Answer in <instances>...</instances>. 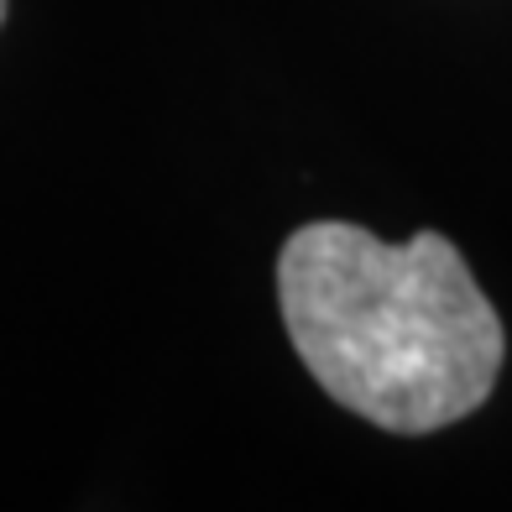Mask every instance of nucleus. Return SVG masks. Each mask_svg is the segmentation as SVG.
Segmentation results:
<instances>
[{
  "label": "nucleus",
  "instance_id": "1",
  "mask_svg": "<svg viewBox=\"0 0 512 512\" xmlns=\"http://www.w3.org/2000/svg\"><path fill=\"white\" fill-rule=\"evenodd\" d=\"M277 304L309 377L392 434H434L476 413L507 356L492 298L439 230L408 246L345 220L293 230L277 256Z\"/></svg>",
  "mask_w": 512,
  "mask_h": 512
},
{
  "label": "nucleus",
  "instance_id": "2",
  "mask_svg": "<svg viewBox=\"0 0 512 512\" xmlns=\"http://www.w3.org/2000/svg\"><path fill=\"white\" fill-rule=\"evenodd\" d=\"M0 21H6V0H0Z\"/></svg>",
  "mask_w": 512,
  "mask_h": 512
}]
</instances>
